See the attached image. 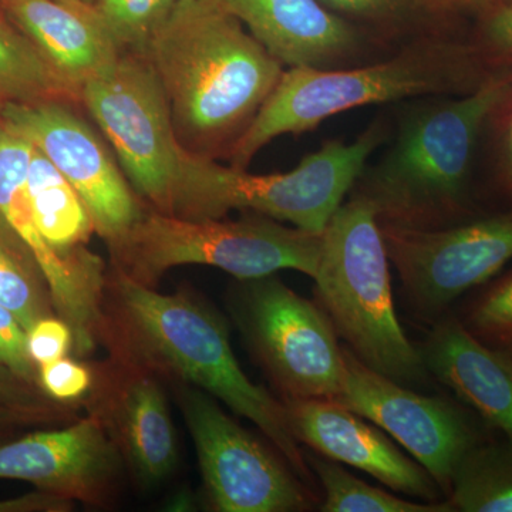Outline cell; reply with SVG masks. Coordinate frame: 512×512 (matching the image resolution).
I'll list each match as a JSON object with an SVG mask.
<instances>
[{
  "label": "cell",
  "mask_w": 512,
  "mask_h": 512,
  "mask_svg": "<svg viewBox=\"0 0 512 512\" xmlns=\"http://www.w3.org/2000/svg\"><path fill=\"white\" fill-rule=\"evenodd\" d=\"M99 345L113 359L143 367L163 382L197 387L252 421L303 483L316 490L285 403L245 375L232 350L227 320L197 292L180 289L167 295L109 266Z\"/></svg>",
  "instance_id": "1"
},
{
  "label": "cell",
  "mask_w": 512,
  "mask_h": 512,
  "mask_svg": "<svg viewBox=\"0 0 512 512\" xmlns=\"http://www.w3.org/2000/svg\"><path fill=\"white\" fill-rule=\"evenodd\" d=\"M144 55L178 143L205 160L228 158L284 73L239 20L207 0H178Z\"/></svg>",
  "instance_id": "2"
},
{
  "label": "cell",
  "mask_w": 512,
  "mask_h": 512,
  "mask_svg": "<svg viewBox=\"0 0 512 512\" xmlns=\"http://www.w3.org/2000/svg\"><path fill=\"white\" fill-rule=\"evenodd\" d=\"M512 94L497 73L456 99L414 107L379 163L365 167L350 195L372 205L380 227L439 229L467 221L478 138Z\"/></svg>",
  "instance_id": "3"
},
{
  "label": "cell",
  "mask_w": 512,
  "mask_h": 512,
  "mask_svg": "<svg viewBox=\"0 0 512 512\" xmlns=\"http://www.w3.org/2000/svg\"><path fill=\"white\" fill-rule=\"evenodd\" d=\"M322 238L313 293L343 346L397 383L426 382L429 370L420 350L397 318L390 259L372 205L350 195L330 218Z\"/></svg>",
  "instance_id": "4"
},
{
  "label": "cell",
  "mask_w": 512,
  "mask_h": 512,
  "mask_svg": "<svg viewBox=\"0 0 512 512\" xmlns=\"http://www.w3.org/2000/svg\"><path fill=\"white\" fill-rule=\"evenodd\" d=\"M468 76L467 50L447 43L413 46L386 62L356 69L292 67L232 147L229 165L247 170L275 138L311 131L343 111L457 92Z\"/></svg>",
  "instance_id": "5"
},
{
  "label": "cell",
  "mask_w": 512,
  "mask_h": 512,
  "mask_svg": "<svg viewBox=\"0 0 512 512\" xmlns=\"http://www.w3.org/2000/svg\"><path fill=\"white\" fill-rule=\"evenodd\" d=\"M322 239V232L288 227L256 212H244L234 221L184 220L147 207L140 220L107 249L111 268L156 288L165 272L184 265L212 266L238 281L284 269L313 279Z\"/></svg>",
  "instance_id": "6"
},
{
  "label": "cell",
  "mask_w": 512,
  "mask_h": 512,
  "mask_svg": "<svg viewBox=\"0 0 512 512\" xmlns=\"http://www.w3.org/2000/svg\"><path fill=\"white\" fill-rule=\"evenodd\" d=\"M370 127L355 143L328 141L289 173L255 175L185 153L175 185L173 214L184 220H220L228 212H256L311 232H323L367 160L383 143Z\"/></svg>",
  "instance_id": "7"
},
{
  "label": "cell",
  "mask_w": 512,
  "mask_h": 512,
  "mask_svg": "<svg viewBox=\"0 0 512 512\" xmlns=\"http://www.w3.org/2000/svg\"><path fill=\"white\" fill-rule=\"evenodd\" d=\"M229 309L251 355L281 400H335L343 352L318 303L303 298L276 275L238 281Z\"/></svg>",
  "instance_id": "8"
},
{
  "label": "cell",
  "mask_w": 512,
  "mask_h": 512,
  "mask_svg": "<svg viewBox=\"0 0 512 512\" xmlns=\"http://www.w3.org/2000/svg\"><path fill=\"white\" fill-rule=\"evenodd\" d=\"M80 106L113 147L140 200L151 210L173 214L184 150L146 55L121 53L106 72L80 87Z\"/></svg>",
  "instance_id": "9"
},
{
  "label": "cell",
  "mask_w": 512,
  "mask_h": 512,
  "mask_svg": "<svg viewBox=\"0 0 512 512\" xmlns=\"http://www.w3.org/2000/svg\"><path fill=\"white\" fill-rule=\"evenodd\" d=\"M175 399L197 451L202 487L212 511L303 512L319 507L278 451H271L190 384L174 383Z\"/></svg>",
  "instance_id": "10"
},
{
  "label": "cell",
  "mask_w": 512,
  "mask_h": 512,
  "mask_svg": "<svg viewBox=\"0 0 512 512\" xmlns=\"http://www.w3.org/2000/svg\"><path fill=\"white\" fill-rule=\"evenodd\" d=\"M382 234L407 305L430 322L512 261V211L427 231L382 227Z\"/></svg>",
  "instance_id": "11"
},
{
  "label": "cell",
  "mask_w": 512,
  "mask_h": 512,
  "mask_svg": "<svg viewBox=\"0 0 512 512\" xmlns=\"http://www.w3.org/2000/svg\"><path fill=\"white\" fill-rule=\"evenodd\" d=\"M80 109L67 101L10 103L2 106L0 117L45 154L79 192L96 234L109 247L140 220L147 205Z\"/></svg>",
  "instance_id": "12"
},
{
  "label": "cell",
  "mask_w": 512,
  "mask_h": 512,
  "mask_svg": "<svg viewBox=\"0 0 512 512\" xmlns=\"http://www.w3.org/2000/svg\"><path fill=\"white\" fill-rule=\"evenodd\" d=\"M343 375L336 402L396 440L448 495L454 471L480 443L466 413L450 400L426 396L370 369L342 345Z\"/></svg>",
  "instance_id": "13"
},
{
  "label": "cell",
  "mask_w": 512,
  "mask_h": 512,
  "mask_svg": "<svg viewBox=\"0 0 512 512\" xmlns=\"http://www.w3.org/2000/svg\"><path fill=\"white\" fill-rule=\"evenodd\" d=\"M33 150L28 138L0 117V217L35 258L57 316L72 328L77 355L87 356L99 346L101 299L109 266L89 247L62 254L40 234L26 192Z\"/></svg>",
  "instance_id": "14"
},
{
  "label": "cell",
  "mask_w": 512,
  "mask_h": 512,
  "mask_svg": "<svg viewBox=\"0 0 512 512\" xmlns=\"http://www.w3.org/2000/svg\"><path fill=\"white\" fill-rule=\"evenodd\" d=\"M126 468L103 420L89 410L63 429L0 443V478L28 481L86 507H113Z\"/></svg>",
  "instance_id": "15"
},
{
  "label": "cell",
  "mask_w": 512,
  "mask_h": 512,
  "mask_svg": "<svg viewBox=\"0 0 512 512\" xmlns=\"http://www.w3.org/2000/svg\"><path fill=\"white\" fill-rule=\"evenodd\" d=\"M83 403L103 420L138 483L153 487L178 466L177 434L163 380L143 367L109 359L94 363Z\"/></svg>",
  "instance_id": "16"
},
{
  "label": "cell",
  "mask_w": 512,
  "mask_h": 512,
  "mask_svg": "<svg viewBox=\"0 0 512 512\" xmlns=\"http://www.w3.org/2000/svg\"><path fill=\"white\" fill-rule=\"evenodd\" d=\"M293 436L315 453L369 474L390 490L439 503L434 478L365 417L328 399L282 400Z\"/></svg>",
  "instance_id": "17"
},
{
  "label": "cell",
  "mask_w": 512,
  "mask_h": 512,
  "mask_svg": "<svg viewBox=\"0 0 512 512\" xmlns=\"http://www.w3.org/2000/svg\"><path fill=\"white\" fill-rule=\"evenodd\" d=\"M247 26L282 66L333 69L359 49L356 30L318 0H207Z\"/></svg>",
  "instance_id": "18"
},
{
  "label": "cell",
  "mask_w": 512,
  "mask_h": 512,
  "mask_svg": "<svg viewBox=\"0 0 512 512\" xmlns=\"http://www.w3.org/2000/svg\"><path fill=\"white\" fill-rule=\"evenodd\" d=\"M419 350L431 375L512 441V357L447 313L433 322Z\"/></svg>",
  "instance_id": "19"
},
{
  "label": "cell",
  "mask_w": 512,
  "mask_h": 512,
  "mask_svg": "<svg viewBox=\"0 0 512 512\" xmlns=\"http://www.w3.org/2000/svg\"><path fill=\"white\" fill-rule=\"evenodd\" d=\"M0 10L79 94L87 80L106 72L121 55L93 5L0 0Z\"/></svg>",
  "instance_id": "20"
},
{
  "label": "cell",
  "mask_w": 512,
  "mask_h": 512,
  "mask_svg": "<svg viewBox=\"0 0 512 512\" xmlns=\"http://www.w3.org/2000/svg\"><path fill=\"white\" fill-rule=\"evenodd\" d=\"M26 192L36 227L50 247L62 254L87 248L96 234L90 211L79 192L36 147L30 158Z\"/></svg>",
  "instance_id": "21"
},
{
  "label": "cell",
  "mask_w": 512,
  "mask_h": 512,
  "mask_svg": "<svg viewBox=\"0 0 512 512\" xmlns=\"http://www.w3.org/2000/svg\"><path fill=\"white\" fill-rule=\"evenodd\" d=\"M67 101L80 94L0 10V104Z\"/></svg>",
  "instance_id": "22"
},
{
  "label": "cell",
  "mask_w": 512,
  "mask_h": 512,
  "mask_svg": "<svg viewBox=\"0 0 512 512\" xmlns=\"http://www.w3.org/2000/svg\"><path fill=\"white\" fill-rule=\"evenodd\" d=\"M447 503L453 511L512 512V441L470 448L454 471Z\"/></svg>",
  "instance_id": "23"
},
{
  "label": "cell",
  "mask_w": 512,
  "mask_h": 512,
  "mask_svg": "<svg viewBox=\"0 0 512 512\" xmlns=\"http://www.w3.org/2000/svg\"><path fill=\"white\" fill-rule=\"evenodd\" d=\"M0 306L26 332L45 316L57 315L45 276L18 235L0 217Z\"/></svg>",
  "instance_id": "24"
},
{
  "label": "cell",
  "mask_w": 512,
  "mask_h": 512,
  "mask_svg": "<svg viewBox=\"0 0 512 512\" xmlns=\"http://www.w3.org/2000/svg\"><path fill=\"white\" fill-rule=\"evenodd\" d=\"M309 467L318 477L323 490L322 512H454L447 501L419 503L397 497L389 491L365 483L349 473L338 461L308 451Z\"/></svg>",
  "instance_id": "25"
},
{
  "label": "cell",
  "mask_w": 512,
  "mask_h": 512,
  "mask_svg": "<svg viewBox=\"0 0 512 512\" xmlns=\"http://www.w3.org/2000/svg\"><path fill=\"white\" fill-rule=\"evenodd\" d=\"M178 0H96L93 8L120 52H146Z\"/></svg>",
  "instance_id": "26"
},
{
  "label": "cell",
  "mask_w": 512,
  "mask_h": 512,
  "mask_svg": "<svg viewBox=\"0 0 512 512\" xmlns=\"http://www.w3.org/2000/svg\"><path fill=\"white\" fill-rule=\"evenodd\" d=\"M458 318L478 339L512 357V269L487 282Z\"/></svg>",
  "instance_id": "27"
},
{
  "label": "cell",
  "mask_w": 512,
  "mask_h": 512,
  "mask_svg": "<svg viewBox=\"0 0 512 512\" xmlns=\"http://www.w3.org/2000/svg\"><path fill=\"white\" fill-rule=\"evenodd\" d=\"M93 384L92 366L62 357L39 367V386L47 397L59 403L82 400Z\"/></svg>",
  "instance_id": "28"
},
{
  "label": "cell",
  "mask_w": 512,
  "mask_h": 512,
  "mask_svg": "<svg viewBox=\"0 0 512 512\" xmlns=\"http://www.w3.org/2000/svg\"><path fill=\"white\" fill-rule=\"evenodd\" d=\"M0 366L25 382L39 386V367L29 355L28 332L3 306H0Z\"/></svg>",
  "instance_id": "29"
},
{
  "label": "cell",
  "mask_w": 512,
  "mask_h": 512,
  "mask_svg": "<svg viewBox=\"0 0 512 512\" xmlns=\"http://www.w3.org/2000/svg\"><path fill=\"white\" fill-rule=\"evenodd\" d=\"M72 348V328L60 316H45L28 330L29 355L37 367L62 359Z\"/></svg>",
  "instance_id": "30"
},
{
  "label": "cell",
  "mask_w": 512,
  "mask_h": 512,
  "mask_svg": "<svg viewBox=\"0 0 512 512\" xmlns=\"http://www.w3.org/2000/svg\"><path fill=\"white\" fill-rule=\"evenodd\" d=\"M0 403L74 419L72 404L55 402L39 386L25 382L3 366H0Z\"/></svg>",
  "instance_id": "31"
},
{
  "label": "cell",
  "mask_w": 512,
  "mask_h": 512,
  "mask_svg": "<svg viewBox=\"0 0 512 512\" xmlns=\"http://www.w3.org/2000/svg\"><path fill=\"white\" fill-rule=\"evenodd\" d=\"M484 35L491 55L504 62H512V3L501 6L493 13L485 26Z\"/></svg>",
  "instance_id": "32"
},
{
  "label": "cell",
  "mask_w": 512,
  "mask_h": 512,
  "mask_svg": "<svg viewBox=\"0 0 512 512\" xmlns=\"http://www.w3.org/2000/svg\"><path fill=\"white\" fill-rule=\"evenodd\" d=\"M73 507V501L40 490L23 497L0 500V512H67Z\"/></svg>",
  "instance_id": "33"
},
{
  "label": "cell",
  "mask_w": 512,
  "mask_h": 512,
  "mask_svg": "<svg viewBox=\"0 0 512 512\" xmlns=\"http://www.w3.org/2000/svg\"><path fill=\"white\" fill-rule=\"evenodd\" d=\"M330 8L357 16H380L392 12L402 0H322Z\"/></svg>",
  "instance_id": "34"
},
{
  "label": "cell",
  "mask_w": 512,
  "mask_h": 512,
  "mask_svg": "<svg viewBox=\"0 0 512 512\" xmlns=\"http://www.w3.org/2000/svg\"><path fill=\"white\" fill-rule=\"evenodd\" d=\"M73 421L60 414L36 412V410L19 409L0 403V430L12 429L23 424L47 423V421Z\"/></svg>",
  "instance_id": "35"
},
{
  "label": "cell",
  "mask_w": 512,
  "mask_h": 512,
  "mask_svg": "<svg viewBox=\"0 0 512 512\" xmlns=\"http://www.w3.org/2000/svg\"><path fill=\"white\" fill-rule=\"evenodd\" d=\"M504 165H503V181L505 190L510 192L512 197V111L510 119H508L507 130L504 137Z\"/></svg>",
  "instance_id": "36"
},
{
  "label": "cell",
  "mask_w": 512,
  "mask_h": 512,
  "mask_svg": "<svg viewBox=\"0 0 512 512\" xmlns=\"http://www.w3.org/2000/svg\"><path fill=\"white\" fill-rule=\"evenodd\" d=\"M421 2L436 8H458V6L471 5L477 0H421Z\"/></svg>",
  "instance_id": "37"
},
{
  "label": "cell",
  "mask_w": 512,
  "mask_h": 512,
  "mask_svg": "<svg viewBox=\"0 0 512 512\" xmlns=\"http://www.w3.org/2000/svg\"><path fill=\"white\" fill-rule=\"evenodd\" d=\"M62 2L70 3V5H84L83 0H62ZM89 5V3H87Z\"/></svg>",
  "instance_id": "38"
},
{
  "label": "cell",
  "mask_w": 512,
  "mask_h": 512,
  "mask_svg": "<svg viewBox=\"0 0 512 512\" xmlns=\"http://www.w3.org/2000/svg\"><path fill=\"white\" fill-rule=\"evenodd\" d=\"M83 2L89 3V5H93L96 0H83Z\"/></svg>",
  "instance_id": "39"
},
{
  "label": "cell",
  "mask_w": 512,
  "mask_h": 512,
  "mask_svg": "<svg viewBox=\"0 0 512 512\" xmlns=\"http://www.w3.org/2000/svg\"><path fill=\"white\" fill-rule=\"evenodd\" d=\"M3 437H5V436H3L2 430H0V443H3Z\"/></svg>",
  "instance_id": "40"
},
{
  "label": "cell",
  "mask_w": 512,
  "mask_h": 512,
  "mask_svg": "<svg viewBox=\"0 0 512 512\" xmlns=\"http://www.w3.org/2000/svg\"><path fill=\"white\" fill-rule=\"evenodd\" d=\"M0 109H2V104H0Z\"/></svg>",
  "instance_id": "41"
}]
</instances>
